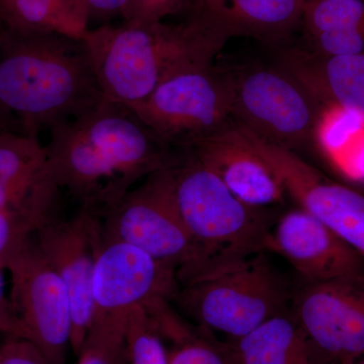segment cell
Returning a JSON list of instances; mask_svg holds the SVG:
<instances>
[{
	"mask_svg": "<svg viewBox=\"0 0 364 364\" xmlns=\"http://www.w3.org/2000/svg\"><path fill=\"white\" fill-rule=\"evenodd\" d=\"M168 168L144 179L102 218V239L149 254L173 267L179 282L195 267L198 253L174 205Z\"/></svg>",
	"mask_w": 364,
	"mask_h": 364,
	"instance_id": "8",
	"label": "cell"
},
{
	"mask_svg": "<svg viewBox=\"0 0 364 364\" xmlns=\"http://www.w3.org/2000/svg\"><path fill=\"white\" fill-rule=\"evenodd\" d=\"M4 131L21 132L20 127H18L16 119H14L9 112L4 111V109L0 107V133Z\"/></svg>",
	"mask_w": 364,
	"mask_h": 364,
	"instance_id": "29",
	"label": "cell"
},
{
	"mask_svg": "<svg viewBox=\"0 0 364 364\" xmlns=\"http://www.w3.org/2000/svg\"><path fill=\"white\" fill-rule=\"evenodd\" d=\"M1 33H2V26H1V25H0V35H1Z\"/></svg>",
	"mask_w": 364,
	"mask_h": 364,
	"instance_id": "31",
	"label": "cell"
},
{
	"mask_svg": "<svg viewBox=\"0 0 364 364\" xmlns=\"http://www.w3.org/2000/svg\"><path fill=\"white\" fill-rule=\"evenodd\" d=\"M186 150L246 205L265 208L284 200V186L232 117L220 130L196 141Z\"/></svg>",
	"mask_w": 364,
	"mask_h": 364,
	"instance_id": "15",
	"label": "cell"
},
{
	"mask_svg": "<svg viewBox=\"0 0 364 364\" xmlns=\"http://www.w3.org/2000/svg\"><path fill=\"white\" fill-rule=\"evenodd\" d=\"M4 268L0 267V334L23 338L20 321L14 314L11 299L6 296Z\"/></svg>",
	"mask_w": 364,
	"mask_h": 364,
	"instance_id": "28",
	"label": "cell"
},
{
	"mask_svg": "<svg viewBox=\"0 0 364 364\" xmlns=\"http://www.w3.org/2000/svg\"><path fill=\"white\" fill-rule=\"evenodd\" d=\"M35 234L7 263L11 279L9 299L23 339L50 363L65 364L71 348L70 299L63 280L41 251Z\"/></svg>",
	"mask_w": 364,
	"mask_h": 364,
	"instance_id": "10",
	"label": "cell"
},
{
	"mask_svg": "<svg viewBox=\"0 0 364 364\" xmlns=\"http://www.w3.org/2000/svg\"><path fill=\"white\" fill-rule=\"evenodd\" d=\"M267 251L279 254L306 282L364 275V257L303 208L274 222Z\"/></svg>",
	"mask_w": 364,
	"mask_h": 364,
	"instance_id": "14",
	"label": "cell"
},
{
	"mask_svg": "<svg viewBox=\"0 0 364 364\" xmlns=\"http://www.w3.org/2000/svg\"><path fill=\"white\" fill-rule=\"evenodd\" d=\"M232 119L256 135L294 150L310 142L320 124L318 102L284 67L233 73Z\"/></svg>",
	"mask_w": 364,
	"mask_h": 364,
	"instance_id": "9",
	"label": "cell"
},
{
	"mask_svg": "<svg viewBox=\"0 0 364 364\" xmlns=\"http://www.w3.org/2000/svg\"><path fill=\"white\" fill-rule=\"evenodd\" d=\"M305 0H195L193 7L226 42L253 38L282 44L303 25Z\"/></svg>",
	"mask_w": 364,
	"mask_h": 364,
	"instance_id": "16",
	"label": "cell"
},
{
	"mask_svg": "<svg viewBox=\"0 0 364 364\" xmlns=\"http://www.w3.org/2000/svg\"><path fill=\"white\" fill-rule=\"evenodd\" d=\"M280 66L318 102H330L364 124V55L327 56L291 50L282 55Z\"/></svg>",
	"mask_w": 364,
	"mask_h": 364,
	"instance_id": "17",
	"label": "cell"
},
{
	"mask_svg": "<svg viewBox=\"0 0 364 364\" xmlns=\"http://www.w3.org/2000/svg\"><path fill=\"white\" fill-rule=\"evenodd\" d=\"M364 25V0H312L306 2L303 28L306 38Z\"/></svg>",
	"mask_w": 364,
	"mask_h": 364,
	"instance_id": "23",
	"label": "cell"
},
{
	"mask_svg": "<svg viewBox=\"0 0 364 364\" xmlns=\"http://www.w3.org/2000/svg\"><path fill=\"white\" fill-rule=\"evenodd\" d=\"M104 100L82 40L2 28L0 107L16 119L21 133L40 138Z\"/></svg>",
	"mask_w": 364,
	"mask_h": 364,
	"instance_id": "2",
	"label": "cell"
},
{
	"mask_svg": "<svg viewBox=\"0 0 364 364\" xmlns=\"http://www.w3.org/2000/svg\"><path fill=\"white\" fill-rule=\"evenodd\" d=\"M306 2L312 1V0H305Z\"/></svg>",
	"mask_w": 364,
	"mask_h": 364,
	"instance_id": "32",
	"label": "cell"
},
{
	"mask_svg": "<svg viewBox=\"0 0 364 364\" xmlns=\"http://www.w3.org/2000/svg\"><path fill=\"white\" fill-rule=\"evenodd\" d=\"M49 133L48 178L79 210L102 219L139 182L172 166L181 153L165 145L132 107L107 100Z\"/></svg>",
	"mask_w": 364,
	"mask_h": 364,
	"instance_id": "1",
	"label": "cell"
},
{
	"mask_svg": "<svg viewBox=\"0 0 364 364\" xmlns=\"http://www.w3.org/2000/svg\"><path fill=\"white\" fill-rule=\"evenodd\" d=\"M179 291L173 267L130 244L102 238L93 272L88 333L126 338L127 321L134 308L159 312L176 303Z\"/></svg>",
	"mask_w": 364,
	"mask_h": 364,
	"instance_id": "6",
	"label": "cell"
},
{
	"mask_svg": "<svg viewBox=\"0 0 364 364\" xmlns=\"http://www.w3.org/2000/svg\"><path fill=\"white\" fill-rule=\"evenodd\" d=\"M36 240L45 257L65 284L71 303V349L77 355L92 318V279L102 238V218L79 210L66 218L60 208L36 230Z\"/></svg>",
	"mask_w": 364,
	"mask_h": 364,
	"instance_id": "12",
	"label": "cell"
},
{
	"mask_svg": "<svg viewBox=\"0 0 364 364\" xmlns=\"http://www.w3.org/2000/svg\"><path fill=\"white\" fill-rule=\"evenodd\" d=\"M85 9L88 25H109L117 18L123 21L128 0H78Z\"/></svg>",
	"mask_w": 364,
	"mask_h": 364,
	"instance_id": "27",
	"label": "cell"
},
{
	"mask_svg": "<svg viewBox=\"0 0 364 364\" xmlns=\"http://www.w3.org/2000/svg\"><path fill=\"white\" fill-rule=\"evenodd\" d=\"M352 364H364V356L363 358H359L358 360H356L355 363Z\"/></svg>",
	"mask_w": 364,
	"mask_h": 364,
	"instance_id": "30",
	"label": "cell"
},
{
	"mask_svg": "<svg viewBox=\"0 0 364 364\" xmlns=\"http://www.w3.org/2000/svg\"><path fill=\"white\" fill-rule=\"evenodd\" d=\"M169 364H232L224 342L198 327L193 334L172 343Z\"/></svg>",
	"mask_w": 364,
	"mask_h": 364,
	"instance_id": "24",
	"label": "cell"
},
{
	"mask_svg": "<svg viewBox=\"0 0 364 364\" xmlns=\"http://www.w3.org/2000/svg\"><path fill=\"white\" fill-rule=\"evenodd\" d=\"M233 93V73L200 67L167 78L132 109L165 145L186 150L230 121Z\"/></svg>",
	"mask_w": 364,
	"mask_h": 364,
	"instance_id": "7",
	"label": "cell"
},
{
	"mask_svg": "<svg viewBox=\"0 0 364 364\" xmlns=\"http://www.w3.org/2000/svg\"><path fill=\"white\" fill-rule=\"evenodd\" d=\"M224 343L232 364H330L291 310Z\"/></svg>",
	"mask_w": 364,
	"mask_h": 364,
	"instance_id": "18",
	"label": "cell"
},
{
	"mask_svg": "<svg viewBox=\"0 0 364 364\" xmlns=\"http://www.w3.org/2000/svg\"><path fill=\"white\" fill-rule=\"evenodd\" d=\"M195 0H128L123 21L142 23L163 21L169 16L186 14Z\"/></svg>",
	"mask_w": 364,
	"mask_h": 364,
	"instance_id": "25",
	"label": "cell"
},
{
	"mask_svg": "<svg viewBox=\"0 0 364 364\" xmlns=\"http://www.w3.org/2000/svg\"><path fill=\"white\" fill-rule=\"evenodd\" d=\"M126 337L129 364H169L164 337L144 306H136L129 314Z\"/></svg>",
	"mask_w": 364,
	"mask_h": 364,
	"instance_id": "22",
	"label": "cell"
},
{
	"mask_svg": "<svg viewBox=\"0 0 364 364\" xmlns=\"http://www.w3.org/2000/svg\"><path fill=\"white\" fill-rule=\"evenodd\" d=\"M168 170L174 205L198 253L181 286L267 251L274 222L265 208L236 198L188 150H182Z\"/></svg>",
	"mask_w": 364,
	"mask_h": 364,
	"instance_id": "4",
	"label": "cell"
},
{
	"mask_svg": "<svg viewBox=\"0 0 364 364\" xmlns=\"http://www.w3.org/2000/svg\"><path fill=\"white\" fill-rule=\"evenodd\" d=\"M237 124L299 208L324 223L364 257L363 193L326 178L294 150L269 142Z\"/></svg>",
	"mask_w": 364,
	"mask_h": 364,
	"instance_id": "11",
	"label": "cell"
},
{
	"mask_svg": "<svg viewBox=\"0 0 364 364\" xmlns=\"http://www.w3.org/2000/svg\"><path fill=\"white\" fill-rule=\"evenodd\" d=\"M47 149L40 138L0 133V208L28 205L56 188L46 172Z\"/></svg>",
	"mask_w": 364,
	"mask_h": 364,
	"instance_id": "19",
	"label": "cell"
},
{
	"mask_svg": "<svg viewBox=\"0 0 364 364\" xmlns=\"http://www.w3.org/2000/svg\"><path fill=\"white\" fill-rule=\"evenodd\" d=\"M81 40L105 100L130 107L167 78L213 65L227 43L193 6L178 23H109L88 28Z\"/></svg>",
	"mask_w": 364,
	"mask_h": 364,
	"instance_id": "3",
	"label": "cell"
},
{
	"mask_svg": "<svg viewBox=\"0 0 364 364\" xmlns=\"http://www.w3.org/2000/svg\"><path fill=\"white\" fill-rule=\"evenodd\" d=\"M267 253L181 286L174 304L210 334L244 336L291 308L294 294Z\"/></svg>",
	"mask_w": 364,
	"mask_h": 364,
	"instance_id": "5",
	"label": "cell"
},
{
	"mask_svg": "<svg viewBox=\"0 0 364 364\" xmlns=\"http://www.w3.org/2000/svg\"><path fill=\"white\" fill-rule=\"evenodd\" d=\"M61 191L53 189L28 205L0 208V267L9 260L36 233L40 223L61 207Z\"/></svg>",
	"mask_w": 364,
	"mask_h": 364,
	"instance_id": "21",
	"label": "cell"
},
{
	"mask_svg": "<svg viewBox=\"0 0 364 364\" xmlns=\"http://www.w3.org/2000/svg\"><path fill=\"white\" fill-rule=\"evenodd\" d=\"M291 312L330 364L364 356V275L306 282Z\"/></svg>",
	"mask_w": 364,
	"mask_h": 364,
	"instance_id": "13",
	"label": "cell"
},
{
	"mask_svg": "<svg viewBox=\"0 0 364 364\" xmlns=\"http://www.w3.org/2000/svg\"><path fill=\"white\" fill-rule=\"evenodd\" d=\"M0 364H51L28 340L6 337L0 345Z\"/></svg>",
	"mask_w": 364,
	"mask_h": 364,
	"instance_id": "26",
	"label": "cell"
},
{
	"mask_svg": "<svg viewBox=\"0 0 364 364\" xmlns=\"http://www.w3.org/2000/svg\"><path fill=\"white\" fill-rule=\"evenodd\" d=\"M0 25L18 35L56 33L75 39L90 28L78 0H0Z\"/></svg>",
	"mask_w": 364,
	"mask_h": 364,
	"instance_id": "20",
	"label": "cell"
}]
</instances>
